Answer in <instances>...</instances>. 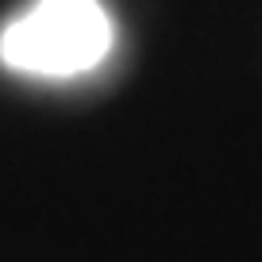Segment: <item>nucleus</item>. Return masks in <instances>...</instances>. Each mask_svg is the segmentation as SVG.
<instances>
[{"instance_id":"nucleus-1","label":"nucleus","mask_w":262,"mask_h":262,"mask_svg":"<svg viewBox=\"0 0 262 262\" xmlns=\"http://www.w3.org/2000/svg\"><path fill=\"white\" fill-rule=\"evenodd\" d=\"M112 16L100 0H31L0 27V66L24 77H81L108 62Z\"/></svg>"}]
</instances>
